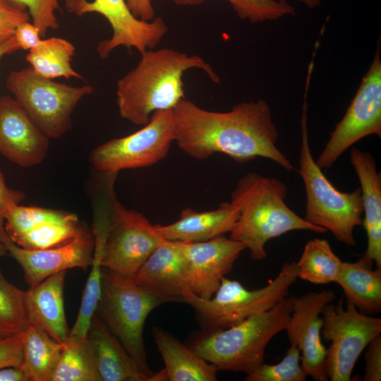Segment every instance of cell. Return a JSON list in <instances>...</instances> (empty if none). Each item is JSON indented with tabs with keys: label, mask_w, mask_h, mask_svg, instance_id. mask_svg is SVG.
<instances>
[{
	"label": "cell",
	"mask_w": 381,
	"mask_h": 381,
	"mask_svg": "<svg viewBox=\"0 0 381 381\" xmlns=\"http://www.w3.org/2000/svg\"><path fill=\"white\" fill-rule=\"evenodd\" d=\"M296 296L224 329H203L188 346L218 370L250 373L264 362L266 346L285 330Z\"/></svg>",
	"instance_id": "cell-5"
},
{
	"label": "cell",
	"mask_w": 381,
	"mask_h": 381,
	"mask_svg": "<svg viewBox=\"0 0 381 381\" xmlns=\"http://www.w3.org/2000/svg\"><path fill=\"white\" fill-rule=\"evenodd\" d=\"M297 279L296 262L286 261L276 277L262 288L248 290L239 282L224 277L210 299H202L190 291L183 303L194 309L203 329H224L273 308L289 296Z\"/></svg>",
	"instance_id": "cell-8"
},
{
	"label": "cell",
	"mask_w": 381,
	"mask_h": 381,
	"mask_svg": "<svg viewBox=\"0 0 381 381\" xmlns=\"http://www.w3.org/2000/svg\"><path fill=\"white\" fill-rule=\"evenodd\" d=\"M342 261L327 240H308L298 262V278L315 284L337 282Z\"/></svg>",
	"instance_id": "cell-27"
},
{
	"label": "cell",
	"mask_w": 381,
	"mask_h": 381,
	"mask_svg": "<svg viewBox=\"0 0 381 381\" xmlns=\"http://www.w3.org/2000/svg\"><path fill=\"white\" fill-rule=\"evenodd\" d=\"M304 4L308 8H314L321 4L320 0H296Z\"/></svg>",
	"instance_id": "cell-43"
},
{
	"label": "cell",
	"mask_w": 381,
	"mask_h": 381,
	"mask_svg": "<svg viewBox=\"0 0 381 381\" xmlns=\"http://www.w3.org/2000/svg\"><path fill=\"white\" fill-rule=\"evenodd\" d=\"M301 144L298 174L306 193L304 219L310 224L330 231L334 238L352 247L356 226L362 225L363 212L361 190L351 193L337 190L329 181L314 159L308 140L307 103L304 100L301 117Z\"/></svg>",
	"instance_id": "cell-7"
},
{
	"label": "cell",
	"mask_w": 381,
	"mask_h": 381,
	"mask_svg": "<svg viewBox=\"0 0 381 381\" xmlns=\"http://www.w3.org/2000/svg\"><path fill=\"white\" fill-rule=\"evenodd\" d=\"M19 49L20 48L14 36L5 42L0 43V62L5 56L12 54Z\"/></svg>",
	"instance_id": "cell-42"
},
{
	"label": "cell",
	"mask_w": 381,
	"mask_h": 381,
	"mask_svg": "<svg viewBox=\"0 0 381 381\" xmlns=\"http://www.w3.org/2000/svg\"><path fill=\"white\" fill-rule=\"evenodd\" d=\"M321 331L323 338L331 341L327 349V369L331 381H349L354 365L368 344L381 333V318L358 311L343 298L330 302L323 308Z\"/></svg>",
	"instance_id": "cell-10"
},
{
	"label": "cell",
	"mask_w": 381,
	"mask_h": 381,
	"mask_svg": "<svg viewBox=\"0 0 381 381\" xmlns=\"http://www.w3.org/2000/svg\"><path fill=\"white\" fill-rule=\"evenodd\" d=\"M0 241L7 253L21 267L29 287L62 270L78 267L83 270L91 266L95 238L88 228L71 241L42 250H27L13 243L4 230V219L0 217Z\"/></svg>",
	"instance_id": "cell-15"
},
{
	"label": "cell",
	"mask_w": 381,
	"mask_h": 381,
	"mask_svg": "<svg viewBox=\"0 0 381 381\" xmlns=\"http://www.w3.org/2000/svg\"><path fill=\"white\" fill-rule=\"evenodd\" d=\"M100 174L102 186L92 200V229L102 241V267L132 278L166 239L143 214L118 201L114 190L117 174Z\"/></svg>",
	"instance_id": "cell-4"
},
{
	"label": "cell",
	"mask_w": 381,
	"mask_h": 381,
	"mask_svg": "<svg viewBox=\"0 0 381 381\" xmlns=\"http://www.w3.org/2000/svg\"><path fill=\"white\" fill-rule=\"evenodd\" d=\"M144 289L170 302H183L191 291L185 258L175 241L165 240L132 277Z\"/></svg>",
	"instance_id": "cell-18"
},
{
	"label": "cell",
	"mask_w": 381,
	"mask_h": 381,
	"mask_svg": "<svg viewBox=\"0 0 381 381\" xmlns=\"http://www.w3.org/2000/svg\"><path fill=\"white\" fill-rule=\"evenodd\" d=\"M152 336L164 362L169 381H216L217 368L164 329L154 327Z\"/></svg>",
	"instance_id": "cell-23"
},
{
	"label": "cell",
	"mask_w": 381,
	"mask_h": 381,
	"mask_svg": "<svg viewBox=\"0 0 381 381\" xmlns=\"http://www.w3.org/2000/svg\"><path fill=\"white\" fill-rule=\"evenodd\" d=\"M334 298L335 294L331 290L296 296L285 328L290 344L296 345L302 353L301 365L303 372L315 381L329 380L327 349L321 340L324 320L320 315L324 307Z\"/></svg>",
	"instance_id": "cell-14"
},
{
	"label": "cell",
	"mask_w": 381,
	"mask_h": 381,
	"mask_svg": "<svg viewBox=\"0 0 381 381\" xmlns=\"http://www.w3.org/2000/svg\"><path fill=\"white\" fill-rule=\"evenodd\" d=\"M140 55L136 66L116 83L119 114L135 125H146L155 111L173 109L185 98L182 78L191 68L201 69L214 83H220L211 66L200 56L171 48L149 49Z\"/></svg>",
	"instance_id": "cell-2"
},
{
	"label": "cell",
	"mask_w": 381,
	"mask_h": 381,
	"mask_svg": "<svg viewBox=\"0 0 381 381\" xmlns=\"http://www.w3.org/2000/svg\"><path fill=\"white\" fill-rule=\"evenodd\" d=\"M75 47L69 41L53 37L41 40L39 44L30 50L26 61L39 75L49 79L76 78L82 79L71 66Z\"/></svg>",
	"instance_id": "cell-26"
},
{
	"label": "cell",
	"mask_w": 381,
	"mask_h": 381,
	"mask_svg": "<svg viewBox=\"0 0 381 381\" xmlns=\"http://www.w3.org/2000/svg\"><path fill=\"white\" fill-rule=\"evenodd\" d=\"M370 135L381 137L380 47L346 114L330 133L316 164L321 169H329L348 148Z\"/></svg>",
	"instance_id": "cell-12"
},
{
	"label": "cell",
	"mask_w": 381,
	"mask_h": 381,
	"mask_svg": "<svg viewBox=\"0 0 381 381\" xmlns=\"http://www.w3.org/2000/svg\"><path fill=\"white\" fill-rule=\"evenodd\" d=\"M131 13L138 19L150 21L155 18V12L151 0H125Z\"/></svg>",
	"instance_id": "cell-40"
},
{
	"label": "cell",
	"mask_w": 381,
	"mask_h": 381,
	"mask_svg": "<svg viewBox=\"0 0 381 381\" xmlns=\"http://www.w3.org/2000/svg\"><path fill=\"white\" fill-rule=\"evenodd\" d=\"M175 241L186 260L189 289L202 299H210L214 295L222 279L231 271L246 248L242 243L224 235L204 242Z\"/></svg>",
	"instance_id": "cell-16"
},
{
	"label": "cell",
	"mask_w": 381,
	"mask_h": 381,
	"mask_svg": "<svg viewBox=\"0 0 381 381\" xmlns=\"http://www.w3.org/2000/svg\"><path fill=\"white\" fill-rule=\"evenodd\" d=\"M174 141L188 156L205 159L223 153L238 163L267 158L287 171L294 170L277 148V129L271 109L262 100L241 102L229 111L199 107L186 97L172 109Z\"/></svg>",
	"instance_id": "cell-1"
},
{
	"label": "cell",
	"mask_w": 381,
	"mask_h": 381,
	"mask_svg": "<svg viewBox=\"0 0 381 381\" xmlns=\"http://www.w3.org/2000/svg\"><path fill=\"white\" fill-rule=\"evenodd\" d=\"M8 254L7 250L4 244L0 241V258L4 257Z\"/></svg>",
	"instance_id": "cell-44"
},
{
	"label": "cell",
	"mask_w": 381,
	"mask_h": 381,
	"mask_svg": "<svg viewBox=\"0 0 381 381\" xmlns=\"http://www.w3.org/2000/svg\"><path fill=\"white\" fill-rule=\"evenodd\" d=\"M51 381H100L85 337L69 335L61 344Z\"/></svg>",
	"instance_id": "cell-28"
},
{
	"label": "cell",
	"mask_w": 381,
	"mask_h": 381,
	"mask_svg": "<svg viewBox=\"0 0 381 381\" xmlns=\"http://www.w3.org/2000/svg\"><path fill=\"white\" fill-rule=\"evenodd\" d=\"M30 20L25 6L13 0H0V43L13 37L17 26Z\"/></svg>",
	"instance_id": "cell-35"
},
{
	"label": "cell",
	"mask_w": 381,
	"mask_h": 381,
	"mask_svg": "<svg viewBox=\"0 0 381 381\" xmlns=\"http://www.w3.org/2000/svg\"><path fill=\"white\" fill-rule=\"evenodd\" d=\"M29 325L25 291L9 282L0 267V337L22 333Z\"/></svg>",
	"instance_id": "cell-30"
},
{
	"label": "cell",
	"mask_w": 381,
	"mask_h": 381,
	"mask_svg": "<svg viewBox=\"0 0 381 381\" xmlns=\"http://www.w3.org/2000/svg\"><path fill=\"white\" fill-rule=\"evenodd\" d=\"M287 187L276 178L255 172L245 174L231 193V201L238 210V218L230 238L249 249L253 260L267 257L265 246L287 232L305 230L323 234L327 231L307 222L285 203Z\"/></svg>",
	"instance_id": "cell-3"
},
{
	"label": "cell",
	"mask_w": 381,
	"mask_h": 381,
	"mask_svg": "<svg viewBox=\"0 0 381 381\" xmlns=\"http://www.w3.org/2000/svg\"><path fill=\"white\" fill-rule=\"evenodd\" d=\"M73 214L61 210L16 205L4 216V230L13 241L43 223L64 220Z\"/></svg>",
	"instance_id": "cell-32"
},
{
	"label": "cell",
	"mask_w": 381,
	"mask_h": 381,
	"mask_svg": "<svg viewBox=\"0 0 381 381\" xmlns=\"http://www.w3.org/2000/svg\"><path fill=\"white\" fill-rule=\"evenodd\" d=\"M85 339L100 381H148L121 342L95 313Z\"/></svg>",
	"instance_id": "cell-21"
},
{
	"label": "cell",
	"mask_w": 381,
	"mask_h": 381,
	"mask_svg": "<svg viewBox=\"0 0 381 381\" xmlns=\"http://www.w3.org/2000/svg\"><path fill=\"white\" fill-rule=\"evenodd\" d=\"M25 6L31 22L37 26L44 37L49 30H56L59 25L55 13L60 8L59 0H13Z\"/></svg>",
	"instance_id": "cell-34"
},
{
	"label": "cell",
	"mask_w": 381,
	"mask_h": 381,
	"mask_svg": "<svg viewBox=\"0 0 381 381\" xmlns=\"http://www.w3.org/2000/svg\"><path fill=\"white\" fill-rule=\"evenodd\" d=\"M373 263L363 255L356 262H342L336 282L346 301L369 315L381 311V269L373 270Z\"/></svg>",
	"instance_id": "cell-24"
},
{
	"label": "cell",
	"mask_w": 381,
	"mask_h": 381,
	"mask_svg": "<svg viewBox=\"0 0 381 381\" xmlns=\"http://www.w3.org/2000/svg\"><path fill=\"white\" fill-rule=\"evenodd\" d=\"M85 226L73 214L71 217L42 224L13 242L27 250H42L65 244L81 234Z\"/></svg>",
	"instance_id": "cell-29"
},
{
	"label": "cell",
	"mask_w": 381,
	"mask_h": 381,
	"mask_svg": "<svg viewBox=\"0 0 381 381\" xmlns=\"http://www.w3.org/2000/svg\"><path fill=\"white\" fill-rule=\"evenodd\" d=\"M301 361V351L294 344H290L282 361L274 365L265 362L254 371L247 374L246 381H305Z\"/></svg>",
	"instance_id": "cell-33"
},
{
	"label": "cell",
	"mask_w": 381,
	"mask_h": 381,
	"mask_svg": "<svg viewBox=\"0 0 381 381\" xmlns=\"http://www.w3.org/2000/svg\"><path fill=\"white\" fill-rule=\"evenodd\" d=\"M365 373L363 381L381 380V334L375 337L366 346Z\"/></svg>",
	"instance_id": "cell-37"
},
{
	"label": "cell",
	"mask_w": 381,
	"mask_h": 381,
	"mask_svg": "<svg viewBox=\"0 0 381 381\" xmlns=\"http://www.w3.org/2000/svg\"><path fill=\"white\" fill-rule=\"evenodd\" d=\"M0 381H28V380L22 368L11 366L0 368Z\"/></svg>",
	"instance_id": "cell-41"
},
{
	"label": "cell",
	"mask_w": 381,
	"mask_h": 381,
	"mask_svg": "<svg viewBox=\"0 0 381 381\" xmlns=\"http://www.w3.org/2000/svg\"><path fill=\"white\" fill-rule=\"evenodd\" d=\"M23 332L0 337V368L20 367L23 361Z\"/></svg>",
	"instance_id": "cell-36"
},
{
	"label": "cell",
	"mask_w": 381,
	"mask_h": 381,
	"mask_svg": "<svg viewBox=\"0 0 381 381\" xmlns=\"http://www.w3.org/2000/svg\"><path fill=\"white\" fill-rule=\"evenodd\" d=\"M66 270L50 275L25 291L27 315L35 326L60 344L70 335L64 299Z\"/></svg>",
	"instance_id": "cell-19"
},
{
	"label": "cell",
	"mask_w": 381,
	"mask_h": 381,
	"mask_svg": "<svg viewBox=\"0 0 381 381\" xmlns=\"http://www.w3.org/2000/svg\"><path fill=\"white\" fill-rule=\"evenodd\" d=\"M68 12L78 16L88 13L103 16L110 24L112 35L98 42L96 51L102 59H107L118 47L132 48L140 54L154 49L168 32L164 20L155 18L150 21L136 18L128 8L125 0H65Z\"/></svg>",
	"instance_id": "cell-13"
},
{
	"label": "cell",
	"mask_w": 381,
	"mask_h": 381,
	"mask_svg": "<svg viewBox=\"0 0 381 381\" xmlns=\"http://www.w3.org/2000/svg\"><path fill=\"white\" fill-rule=\"evenodd\" d=\"M20 49L31 50L41 41L39 28L32 22L25 21L19 24L14 34Z\"/></svg>",
	"instance_id": "cell-38"
},
{
	"label": "cell",
	"mask_w": 381,
	"mask_h": 381,
	"mask_svg": "<svg viewBox=\"0 0 381 381\" xmlns=\"http://www.w3.org/2000/svg\"><path fill=\"white\" fill-rule=\"evenodd\" d=\"M173 141L172 109L159 110L138 131L94 148L89 155V162L98 172L108 174L147 167L166 157Z\"/></svg>",
	"instance_id": "cell-11"
},
{
	"label": "cell",
	"mask_w": 381,
	"mask_h": 381,
	"mask_svg": "<svg viewBox=\"0 0 381 381\" xmlns=\"http://www.w3.org/2000/svg\"><path fill=\"white\" fill-rule=\"evenodd\" d=\"M170 302L136 284L131 277L102 270L101 291L95 313L121 342L140 371L149 378L150 368L143 341L149 314Z\"/></svg>",
	"instance_id": "cell-6"
},
{
	"label": "cell",
	"mask_w": 381,
	"mask_h": 381,
	"mask_svg": "<svg viewBox=\"0 0 381 381\" xmlns=\"http://www.w3.org/2000/svg\"><path fill=\"white\" fill-rule=\"evenodd\" d=\"M177 5L195 6L207 0H169ZM238 16L251 23L277 20L286 16H294L295 8L286 0H226Z\"/></svg>",
	"instance_id": "cell-31"
},
{
	"label": "cell",
	"mask_w": 381,
	"mask_h": 381,
	"mask_svg": "<svg viewBox=\"0 0 381 381\" xmlns=\"http://www.w3.org/2000/svg\"><path fill=\"white\" fill-rule=\"evenodd\" d=\"M6 85L49 139L60 138L71 129L73 110L83 97L94 91L89 85L72 86L54 82L39 75L31 67L11 71Z\"/></svg>",
	"instance_id": "cell-9"
},
{
	"label": "cell",
	"mask_w": 381,
	"mask_h": 381,
	"mask_svg": "<svg viewBox=\"0 0 381 381\" xmlns=\"http://www.w3.org/2000/svg\"><path fill=\"white\" fill-rule=\"evenodd\" d=\"M25 199L24 193L7 186L4 174L0 171V217L4 219L6 214L13 205H20Z\"/></svg>",
	"instance_id": "cell-39"
},
{
	"label": "cell",
	"mask_w": 381,
	"mask_h": 381,
	"mask_svg": "<svg viewBox=\"0 0 381 381\" xmlns=\"http://www.w3.org/2000/svg\"><path fill=\"white\" fill-rule=\"evenodd\" d=\"M238 215L236 207L230 202H224L217 209L210 211L196 212L190 208H185L176 222L155 226L166 240L204 242L230 233Z\"/></svg>",
	"instance_id": "cell-22"
},
{
	"label": "cell",
	"mask_w": 381,
	"mask_h": 381,
	"mask_svg": "<svg viewBox=\"0 0 381 381\" xmlns=\"http://www.w3.org/2000/svg\"><path fill=\"white\" fill-rule=\"evenodd\" d=\"M350 162L361 184L367 248L363 255L381 269V175L377 170L373 156L353 147Z\"/></svg>",
	"instance_id": "cell-20"
},
{
	"label": "cell",
	"mask_w": 381,
	"mask_h": 381,
	"mask_svg": "<svg viewBox=\"0 0 381 381\" xmlns=\"http://www.w3.org/2000/svg\"><path fill=\"white\" fill-rule=\"evenodd\" d=\"M61 344L42 329L29 325L23 335L20 368L28 381H51L57 364Z\"/></svg>",
	"instance_id": "cell-25"
},
{
	"label": "cell",
	"mask_w": 381,
	"mask_h": 381,
	"mask_svg": "<svg viewBox=\"0 0 381 381\" xmlns=\"http://www.w3.org/2000/svg\"><path fill=\"white\" fill-rule=\"evenodd\" d=\"M49 138L17 101L0 97V153L21 167L37 165L46 157Z\"/></svg>",
	"instance_id": "cell-17"
}]
</instances>
